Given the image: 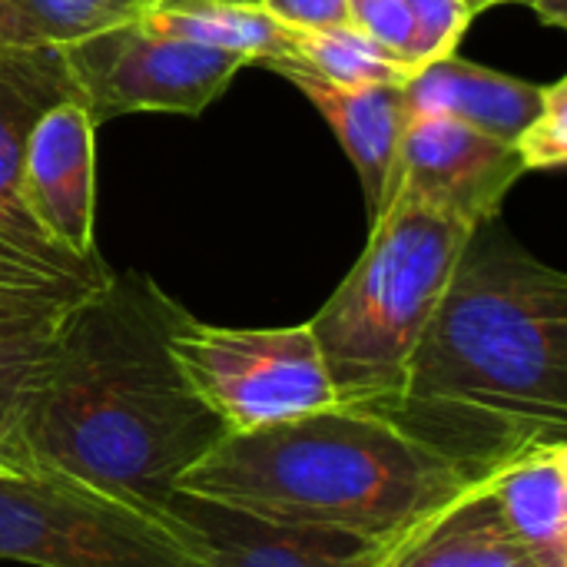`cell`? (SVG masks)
Returning a JSON list of instances; mask_svg holds the SVG:
<instances>
[{
  "label": "cell",
  "instance_id": "obj_1",
  "mask_svg": "<svg viewBox=\"0 0 567 567\" xmlns=\"http://www.w3.org/2000/svg\"><path fill=\"white\" fill-rule=\"evenodd\" d=\"M468 478L567 442V276L502 223H478L409 359L365 405Z\"/></svg>",
  "mask_w": 567,
  "mask_h": 567
},
{
  "label": "cell",
  "instance_id": "obj_2",
  "mask_svg": "<svg viewBox=\"0 0 567 567\" xmlns=\"http://www.w3.org/2000/svg\"><path fill=\"white\" fill-rule=\"evenodd\" d=\"M183 312L146 272H113L56 329L3 462L33 458L166 508L179 475L226 435L169 355Z\"/></svg>",
  "mask_w": 567,
  "mask_h": 567
},
{
  "label": "cell",
  "instance_id": "obj_3",
  "mask_svg": "<svg viewBox=\"0 0 567 567\" xmlns=\"http://www.w3.org/2000/svg\"><path fill=\"white\" fill-rule=\"evenodd\" d=\"M472 485L478 482L382 415L332 405L223 435L179 475L176 492L385 545Z\"/></svg>",
  "mask_w": 567,
  "mask_h": 567
},
{
  "label": "cell",
  "instance_id": "obj_4",
  "mask_svg": "<svg viewBox=\"0 0 567 567\" xmlns=\"http://www.w3.org/2000/svg\"><path fill=\"white\" fill-rule=\"evenodd\" d=\"M472 229L405 196L369 226L365 252L309 319L339 405L365 409L399 395Z\"/></svg>",
  "mask_w": 567,
  "mask_h": 567
},
{
  "label": "cell",
  "instance_id": "obj_5",
  "mask_svg": "<svg viewBox=\"0 0 567 567\" xmlns=\"http://www.w3.org/2000/svg\"><path fill=\"white\" fill-rule=\"evenodd\" d=\"M0 561L33 567H213L166 508L33 458L0 462Z\"/></svg>",
  "mask_w": 567,
  "mask_h": 567
},
{
  "label": "cell",
  "instance_id": "obj_6",
  "mask_svg": "<svg viewBox=\"0 0 567 567\" xmlns=\"http://www.w3.org/2000/svg\"><path fill=\"white\" fill-rule=\"evenodd\" d=\"M169 355L226 435L339 405L309 322L226 329L183 312L169 332Z\"/></svg>",
  "mask_w": 567,
  "mask_h": 567
},
{
  "label": "cell",
  "instance_id": "obj_7",
  "mask_svg": "<svg viewBox=\"0 0 567 567\" xmlns=\"http://www.w3.org/2000/svg\"><path fill=\"white\" fill-rule=\"evenodd\" d=\"M60 60L73 100L96 126L126 113L199 116L246 66L236 53L166 37L143 20L96 33Z\"/></svg>",
  "mask_w": 567,
  "mask_h": 567
},
{
  "label": "cell",
  "instance_id": "obj_8",
  "mask_svg": "<svg viewBox=\"0 0 567 567\" xmlns=\"http://www.w3.org/2000/svg\"><path fill=\"white\" fill-rule=\"evenodd\" d=\"M522 176L525 166L512 143L452 116L425 113L412 116L405 126L382 209L405 196L478 226L502 216V206Z\"/></svg>",
  "mask_w": 567,
  "mask_h": 567
},
{
  "label": "cell",
  "instance_id": "obj_9",
  "mask_svg": "<svg viewBox=\"0 0 567 567\" xmlns=\"http://www.w3.org/2000/svg\"><path fill=\"white\" fill-rule=\"evenodd\" d=\"M23 196L47 239L80 262L96 252V123L76 100L53 103L27 140Z\"/></svg>",
  "mask_w": 567,
  "mask_h": 567
},
{
  "label": "cell",
  "instance_id": "obj_10",
  "mask_svg": "<svg viewBox=\"0 0 567 567\" xmlns=\"http://www.w3.org/2000/svg\"><path fill=\"white\" fill-rule=\"evenodd\" d=\"M60 100H73L60 53L37 50L0 56V239L47 262L110 276L113 269L106 262H80L56 249L37 226L23 196V156L30 130Z\"/></svg>",
  "mask_w": 567,
  "mask_h": 567
},
{
  "label": "cell",
  "instance_id": "obj_11",
  "mask_svg": "<svg viewBox=\"0 0 567 567\" xmlns=\"http://www.w3.org/2000/svg\"><path fill=\"white\" fill-rule=\"evenodd\" d=\"M213 567H372L382 545L332 528L266 522L196 495L166 502Z\"/></svg>",
  "mask_w": 567,
  "mask_h": 567
},
{
  "label": "cell",
  "instance_id": "obj_12",
  "mask_svg": "<svg viewBox=\"0 0 567 567\" xmlns=\"http://www.w3.org/2000/svg\"><path fill=\"white\" fill-rule=\"evenodd\" d=\"M282 80H289L332 126L336 140L342 143L349 163L359 173L369 226L382 213L385 189L399 159V146L405 126L412 120L405 103V83H369V86H336L326 83L299 66L276 63L269 66Z\"/></svg>",
  "mask_w": 567,
  "mask_h": 567
},
{
  "label": "cell",
  "instance_id": "obj_13",
  "mask_svg": "<svg viewBox=\"0 0 567 567\" xmlns=\"http://www.w3.org/2000/svg\"><path fill=\"white\" fill-rule=\"evenodd\" d=\"M372 567H548L505 525L485 482L458 492L392 542Z\"/></svg>",
  "mask_w": 567,
  "mask_h": 567
},
{
  "label": "cell",
  "instance_id": "obj_14",
  "mask_svg": "<svg viewBox=\"0 0 567 567\" xmlns=\"http://www.w3.org/2000/svg\"><path fill=\"white\" fill-rule=\"evenodd\" d=\"M542 96L545 86L462 60L458 53L435 60L405 80V103L412 116H452L512 146L542 110Z\"/></svg>",
  "mask_w": 567,
  "mask_h": 567
},
{
  "label": "cell",
  "instance_id": "obj_15",
  "mask_svg": "<svg viewBox=\"0 0 567 567\" xmlns=\"http://www.w3.org/2000/svg\"><path fill=\"white\" fill-rule=\"evenodd\" d=\"M485 485L515 538L548 567H567V442L518 455Z\"/></svg>",
  "mask_w": 567,
  "mask_h": 567
},
{
  "label": "cell",
  "instance_id": "obj_16",
  "mask_svg": "<svg viewBox=\"0 0 567 567\" xmlns=\"http://www.w3.org/2000/svg\"><path fill=\"white\" fill-rule=\"evenodd\" d=\"M140 20L166 37L236 53L246 60V66L296 63L299 53V27L269 17L262 7L219 0H150Z\"/></svg>",
  "mask_w": 567,
  "mask_h": 567
},
{
  "label": "cell",
  "instance_id": "obj_17",
  "mask_svg": "<svg viewBox=\"0 0 567 567\" xmlns=\"http://www.w3.org/2000/svg\"><path fill=\"white\" fill-rule=\"evenodd\" d=\"M110 276L66 269L0 239V342L53 336Z\"/></svg>",
  "mask_w": 567,
  "mask_h": 567
},
{
  "label": "cell",
  "instance_id": "obj_18",
  "mask_svg": "<svg viewBox=\"0 0 567 567\" xmlns=\"http://www.w3.org/2000/svg\"><path fill=\"white\" fill-rule=\"evenodd\" d=\"M286 66H299L336 86L405 83L412 76L405 66L389 60L369 37H362L352 23L326 27V30H299L296 63Z\"/></svg>",
  "mask_w": 567,
  "mask_h": 567
},
{
  "label": "cell",
  "instance_id": "obj_19",
  "mask_svg": "<svg viewBox=\"0 0 567 567\" xmlns=\"http://www.w3.org/2000/svg\"><path fill=\"white\" fill-rule=\"evenodd\" d=\"M27 30L53 53H63L96 33L140 20L150 0H7Z\"/></svg>",
  "mask_w": 567,
  "mask_h": 567
},
{
  "label": "cell",
  "instance_id": "obj_20",
  "mask_svg": "<svg viewBox=\"0 0 567 567\" xmlns=\"http://www.w3.org/2000/svg\"><path fill=\"white\" fill-rule=\"evenodd\" d=\"M53 339L56 332L0 342V462L7 458L17 439V425L23 419V409L50 365Z\"/></svg>",
  "mask_w": 567,
  "mask_h": 567
},
{
  "label": "cell",
  "instance_id": "obj_21",
  "mask_svg": "<svg viewBox=\"0 0 567 567\" xmlns=\"http://www.w3.org/2000/svg\"><path fill=\"white\" fill-rule=\"evenodd\" d=\"M515 153L532 169H561L567 163V76L545 86L542 110L515 140Z\"/></svg>",
  "mask_w": 567,
  "mask_h": 567
},
{
  "label": "cell",
  "instance_id": "obj_22",
  "mask_svg": "<svg viewBox=\"0 0 567 567\" xmlns=\"http://www.w3.org/2000/svg\"><path fill=\"white\" fill-rule=\"evenodd\" d=\"M415 23V70L458 53L472 27V10L465 0H405Z\"/></svg>",
  "mask_w": 567,
  "mask_h": 567
},
{
  "label": "cell",
  "instance_id": "obj_23",
  "mask_svg": "<svg viewBox=\"0 0 567 567\" xmlns=\"http://www.w3.org/2000/svg\"><path fill=\"white\" fill-rule=\"evenodd\" d=\"M349 20L389 60L415 73V23L405 0H349Z\"/></svg>",
  "mask_w": 567,
  "mask_h": 567
},
{
  "label": "cell",
  "instance_id": "obj_24",
  "mask_svg": "<svg viewBox=\"0 0 567 567\" xmlns=\"http://www.w3.org/2000/svg\"><path fill=\"white\" fill-rule=\"evenodd\" d=\"M259 7L299 30L349 27V0H259Z\"/></svg>",
  "mask_w": 567,
  "mask_h": 567
},
{
  "label": "cell",
  "instance_id": "obj_25",
  "mask_svg": "<svg viewBox=\"0 0 567 567\" xmlns=\"http://www.w3.org/2000/svg\"><path fill=\"white\" fill-rule=\"evenodd\" d=\"M37 50H47V47L27 30V23L17 17V10L7 0H0V56H7V53H37Z\"/></svg>",
  "mask_w": 567,
  "mask_h": 567
},
{
  "label": "cell",
  "instance_id": "obj_26",
  "mask_svg": "<svg viewBox=\"0 0 567 567\" xmlns=\"http://www.w3.org/2000/svg\"><path fill=\"white\" fill-rule=\"evenodd\" d=\"M518 3L532 7L535 17L548 27H558V30L567 27V0H518Z\"/></svg>",
  "mask_w": 567,
  "mask_h": 567
},
{
  "label": "cell",
  "instance_id": "obj_27",
  "mask_svg": "<svg viewBox=\"0 0 567 567\" xmlns=\"http://www.w3.org/2000/svg\"><path fill=\"white\" fill-rule=\"evenodd\" d=\"M472 13H482V10H492V7H502V3H518V0H465Z\"/></svg>",
  "mask_w": 567,
  "mask_h": 567
},
{
  "label": "cell",
  "instance_id": "obj_28",
  "mask_svg": "<svg viewBox=\"0 0 567 567\" xmlns=\"http://www.w3.org/2000/svg\"><path fill=\"white\" fill-rule=\"evenodd\" d=\"M219 3H243V7H259V0H219Z\"/></svg>",
  "mask_w": 567,
  "mask_h": 567
}]
</instances>
